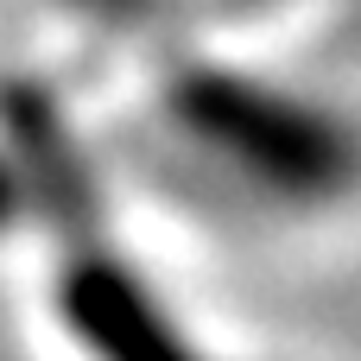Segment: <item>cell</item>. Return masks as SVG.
<instances>
[{
	"label": "cell",
	"mask_w": 361,
	"mask_h": 361,
	"mask_svg": "<svg viewBox=\"0 0 361 361\" xmlns=\"http://www.w3.org/2000/svg\"><path fill=\"white\" fill-rule=\"evenodd\" d=\"M70 317L89 330V343L108 361H190L184 349L165 343L159 317L133 298V286H121L114 273H82L70 286Z\"/></svg>",
	"instance_id": "obj_2"
},
{
	"label": "cell",
	"mask_w": 361,
	"mask_h": 361,
	"mask_svg": "<svg viewBox=\"0 0 361 361\" xmlns=\"http://www.w3.org/2000/svg\"><path fill=\"white\" fill-rule=\"evenodd\" d=\"M184 121L197 140H209L222 159H235L254 184L267 190H286V197H330L349 184L355 171V140L286 102V95H260V89H241L228 76H203L184 89Z\"/></svg>",
	"instance_id": "obj_1"
}]
</instances>
